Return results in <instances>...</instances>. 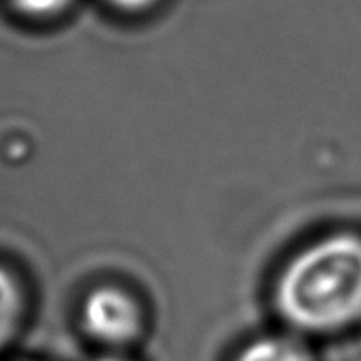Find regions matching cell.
<instances>
[{
  "label": "cell",
  "mask_w": 361,
  "mask_h": 361,
  "mask_svg": "<svg viewBox=\"0 0 361 361\" xmlns=\"http://www.w3.org/2000/svg\"><path fill=\"white\" fill-rule=\"evenodd\" d=\"M276 305L291 326L330 332L361 319V237H324L295 255L276 286Z\"/></svg>",
  "instance_id": "1"
},
{
  "label": "cell",
  "mask_w": 361,
  "mask_h": 361,
  "mask_svg": "<svg viewBox=\"0 0 361 361\" xmlns=\"http://www.w3.org/2000/svg\"><path fill=\"white\" fill-rule=\"evenodd\" d=\"M84 326L105 344H125L140 330V311L130 295L115 288H99L86 298Z\"/></svg>",
  "instance_id": "2"
},
{
  "label": "cell",
  "mask_w": 361,
  "mask_h": 361,
  "mask_svg": "<svg viewBox=\"0 0 361 361\" xmlns=\"http://www.w3.org/2000/svg\"><path fill=\"white\" fill-rule=\"evenodd\" d=\"M237 361H311L303 345L283 336L260 338L245 348Z\"/></svg>",
  "instance_id": "3"
},
{
  "label": "cell",
  "mask_w": 361,
  "mask_h": 361,
  "mask_svg": "<svg viewBox=\"0 0 361 361\" xmlns=\"http://www.w3.org/2000/svg\"><path fill=\"white\" fill-rule=\"evenodd\" d=\"M22 311V298L16 280L0 268V345L4 344L16 329Z\"/></svg>",
  "instance_id": "4"
},
{
  "label": "cell",
  "mask_w": 361,
  "mask_h": 361,
  "mask_svg": "<svg viewBox=\"0 0 361 361\" xmlns=\"http://www.w3.org/2000/svg\"><path fill=\"white\" fill-rule=\"evenodd\" d=\"M10 2L20 14L32 18L55 16L72 4V0H10Z\"/></svg>",
  "instance_id": "5"
},
{
  "label": "cell",
  "mask_w": 361,
  "mask_h": 361,
  "mask_svg": "<svg viewBox=\"0 0 361 361\" xmlns=\"http://www.w3.org/2000/svg\"><path fill=\"white\" fill-rule=\"evenodd\" d=\"M109 2L113 8L125 10V12H140V10L149 8L156 0H105Z\"/></svg>",
  "instance_id": "6"
},
{
  "label": "cell",
  "mask_w": 361,
  "mask_h": 361,
  "mask_svg": "<svg viewBox=\"0 0 361 361\" xmlns=\"http://www.w3.org/2000/svg\"><path fill=\"white\" fill-rule=\"evenodd\" d=\"M95 361H125V360H118V357H102V360H95Z\"/></svg>",
  "instance_id": "7"
}]
</instances>
